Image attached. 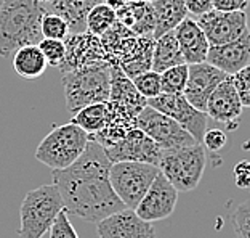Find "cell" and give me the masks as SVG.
<instances>
[{"instance_id": "6da1fadb", "label": "cell", "mask_w": 250, "mask_h": 238, "mask_svg": "<svg viewBox=\"0 0 250 238\" xmlns=\"http://www.w3.org/2000/svg\"><path fill=\"white\" fill-rule=\"evenodd\" d=\"M111 166L104 148L90 137L87 148L69 167L53 171V184L58 187L67 214L98 224L125 209L109 182Z\"/></svg>"}, {"instance_id": "7a4b0ae2", "label": "cell", "mask_w": 250, "mask_h": 238, "mask_svg": "<svg viewBox=\"0 0 250 238\" xmlns=\"http://www.w3.org/2000/svg\"><path fill=\"white\" fill-rule=\"evenodd\" d=\"M45 13L36 0H5L0 8V56L11 58L26 45L42 41L41 21Z\"/></svg>"}, {"instance_id": "3957f363", "label": "cell", "mask_w": 250, "mask_h": 238, "mask_svg": "<svg viewBox=\"0 0 250 238\" xmlns=\"http://www.w3.org/2000/svg\"><path fill=\"white\" fill-rule=\"evenodd\" d=\"M66 110L74 116L93 103H104L111 94V65L107 61L62 72Z\"/></svg>"}, {"instance_id": "277c9868", "label": "cell", "mask_w": 250, "mask_h": 238, "mask_svg": "<svg viewBox=\"0 0 250 238\" xmlns=\"http://www.w3.org/2000/svg\"><path fill=\"white\" fill-rule=\"evenodd\" d=\"M62 209L64 203L55 184H43L29 190L20 208V238H42Z\"/></svg>"}, {"instance_id": "5b68a950", "label": "cell", "mask_w": 250, "mask_h": 238, "mask_svg": "<svg viewBox=\"0 0 250 238\" xmlns=\"http://www.w3.org/2000/svg\"><path fill=\"white\" fill-rule=\"evenodd\" d=\"M207 166V153L202 143L162 150L159 171L178 191L196 190Z\"/></svg>"}, {"instance_id": "8992f818", "label": "cell", "mask_w": 250, "mask_h": 238, "mask_svg": "<svg viewBox=\"0 0 250 238\" xmlns=\"http://www.w3.org/2000/svg\"><path fill=\"white\" fill-rule=\"evenodd\" d=\"M90 142V135L74 122L52 129L37 145L36 160L52 171L69 167L82 155Z\"/></svg>"}, {"instance_id": "52a82bcc", "label": "cell", "mask_w": 250, "mask_h": 238, "mask_svg": "<svg viewBox=\"0 0 250 238\" xmlns=\"http://www.w3.org/2000/svg\"><path fill=\"white\" fill-rule=\"evenodd\" d=\"M159 167L147 163L121 161L112 163L109 169V182L125 208L135 209L154 182Z\"/></svg>"}, {"instance_id": "ba28073f", "label": "cell", "mask_w": 250, "mask_h": 238, "mask_svg": "<svg viewBox=\"0 0 250 238\" xmlns=\"http://www.w3.org/2000/svg\"><path fill=\"white\" fill-rule=\"evenodd\" d=\"M136 127L152 139L162 150L194 145L197 142L175 119L146 105L136 116Z\"/></svg>"}, {"instance_id": "9c48e42d", "label": "cell", "mask_w": 250, "mask_h": 238, "mask_svg": "<svg viewBox=\"0 0 250 238\" xmlns=\"http://www.w3.org/2000/svg\"><path fill=\"white\" fill-rule=\"evenodd\" d=\"M151 108L164 113L168 118L175 119L181 127L188 130L197 143H202L204 134L207 130L208 116L206 111L196 110L183 94H161L154 98L147 100Z\"/></svg>"}, {"instance_id": "30bf717a", "label": "cell", "mask_w": 250, "mask_h": 238, "mask_svg": "<svg viewBox=\"0 0 250 238\" xmlns=\"http://www.w3.org/2000/svg\"><path fill=\"white\" fill-rule=\"evenodd\" d=\"M196 23L206 34L210 47L236 41L249 29L246 11L210 10L208 13L196 18Z\"/></svg>"}, {"instance_id": "8fae6325", "label": "cell", "mask_w": 250, "mask_h": 238, "mask_svg": "<svg viewBox=\"0 0 250 238\" xmlns=\"http://www.w3.org/2000/svg\"><path fill=\"white\" fill-rule=\"evenodd\" d=\"M178 193L180 191L159 171L154 182L151 184L145 196L138 203V206L135 208V213L147 222H157V220L167 219L172 216L175 208H177Z\"/></svg>"}, {"instance_id": "7c38bea8", "label": "cell", "mask_w": 250, "mask_h": 238, "mask_svg": "<svg viewBox=\"0 0 250 238\" xmlns=\"http://www.w3.org/2000/svg\"><path fill=\"white\" fill-rule=\"evenodd\" d=\"M104 151L111 163L135 161L154 164V166L159 164V160H161L162 155L161 146L138 127L130 130L122 140H119L112 146H107V148H104Z\"/></svg>"}, {"instance_id": "4fadbf2b", "label": "cell", "mask_w": 250, "mask_h": 238, "mask_svg": "<svg viewBox=\"0 0 250 238\" xmlns=\"http://www.w3.org/2000/svg\"><path fill=\"white\" fill-rule=\"evenodd\" d=\"M228 74L212 66L207 61L196 65H188V81L183 90L185 98L194 106L196 110L206 111L208 97L217 86L225 81Z\"/></svg>"}, {"instance_id": "5bb4252c", "label": "cell", "mask_w": 250, "mask_h": 238, "mask_svg": "<svg viewBox=\"0 0 250 238\" xmlns=\"http://www.w3.org/2000/svg\"><path fill=\"white\" fill-rule=\"evenodd\" d=\"M100 238H156L152 222L141 219L135 209L125 208L96 224Z\"/></svg>"}, {"instance_id": "9a60e30c", "label": "cell", "mask_w": 250, "mask_h": 238, "mask_svg": "<svg viewBox=\"0 0 250 238\" xmlns=\"http://www.w3.org/2000/svg\"><path fill=\"white\" fill-rule=\"evenodd\" d=\"M66 44V58L60 66L61 72L79 70V68L101 63L106 60V53L98 36L90 32L69 34L64 39Z\"/></svg>"}, {"instance_id": "2e32d148", "label": "cell", "mask_w": 250, "mask_h": 238, "mask_svg": "<svg viewBox=\"0 0 250 238\" xmlns=\"http://www.w3.org/2000/svg\"><path fill=\"white\" fill-rule=\"evenodd\" d=\"M244 106L236 92L231 76L221 81L217 89L208 97L206 113L215 122L225 124L228 129H234L239 124V118L242 116Z\"/></svg>"}, {"instance_id": "e0dca14e", "label": "cell", "mask_w": 250, "mask_h": 238, "mask_svg": "<svg viewBox=\"0 0 250 238\" xmlns=\"http://www.w3.org/2000/svg\"><path fill=\"white\" fill-rule=\"evenodd\" d=\"M206 61L228 76L241 71L244 66L250 63V29L236 41L210 47Z\"/></svg>"}, {"instance_id": "ac0fdd59", "label": "cell", "mask_w": 250, "mask_h": 238, "mask_svg": "<svg viewBox=\"0 0 250 238\" xmlns=\"http://www.w3.org/2000/svg\"><path fill=\"white\" fill-rule=\"evenodd\" d=\"M175 37L180 45L181 55L186 65L204 63L207 60V53L210 44L207 41L206 34L199 27L196 20L186 18L175 27Z\"/></svg>"}, {"instance_id": "d6986e66", "label": "cell", "mask_w": 250, "mask_h": 238, "mask_svg": "<svg viewBox=\"0 0 250 238\" xmlns=\"http://www.w3.org/2000/svg\"><path fill=\"white\" fill-rule=\"evenodd\" d=\"M135 127H136L135 115L122 108V106L107 101V121L104 124V127L96 135H90V137L98 142L103 148H107V146H112L119 140H122Z\"/></svg>"}, {"instance_id": "ffe728a7", "label": "cell", "mask_w": 250, "mask_h": 238, "mask_svg": "<svg viewBox=\"0 0 250 238\" xmlns=\"http://www.w3.org/2000/svg\"><path fill=\"white\" fill-rule=\"evenodd\" d=\"M117 21L127 26L136 36H152L156 27L154 8L146 0H132L116 8Z\"/></svg>"}, {"instance_id": "44dd1931", "label": "cell", "mask_w": 250, "mask_h": 238, "mask_svg": "<svg viewBox=\"0 0 250 238\" xmlns=\"http://www.w3.org/2000/svg\"><path fill=\"white\" fill-rule=\"evenodd\" d=\"M107 101L122 106L135 116H138L141 110L147 105V100L138 94L132 79L124 74L117 63L111 65V94Z\"/></svg>"}, {"instance_id": "7402d4cb", "label": "cell", "mask_w": 250, "mask_h": 238, "mask_svg": "<svg viewBox=\"0 0 250 238\" xmlns=\"http://www.w3.org/2000/svg\"><path fill=\"white\" fill-rule=\"evenodd\" d=\"M104 0H48L42 3L45 11L60 15L69 26V34L87 32L85 20L88 11Z\"/></svg>"}, {"instance_id": "603a6c76", "label": "cell", "mask_w": 250, "mask_h": 238, "mask_svg": "<svg viewBox=\"0 0 250 238\" xmlns=\"http://www.w3.org/2000/svg\"><path fill=\"white\" fill-rule=\"evenodd\" d=\"M156 39L152 36H138L136 42L130 52L119 60V66L124 71V74L135 79L136 76L143 74L152 68V52H154Z\"/></svg>"}, {"instance_id": "cb8c5ba5", "label": "cell", "mask_w": 250, "mask_h": 238, "mask_svg": "<svg viewBox=\"0 0 250 238\" xmlns=\"http://www.w3.org/2000/svg\"><path fill=\"white\" fill-rule=\"evenodd\" d=\"M136 39H138L136 34H133L127 26H124L121 21H116L103 36H100L107 63H119V60L124 58L130 52V48L135 45Z\"/></svg>"}, {"instance_id": "d4e9b609", "label": "cell", "mask_w": 250, "mask_h": 238, "mask_svg": "<svg viewBox=\"0 0 250 238\" xmlns=\"http://www.w3.org/2000/svg\"><path fill=\"white\" fill-rule=\"evenodd\" d=\"M151 3L156 16V27L152 34L154 39L175 31V27L188 18V10L183 0H151Z\"/></svg>"}, {"instance_id": "484cf974", "label": "cell", "mask_w": 250, "mask_h": 238, "mask_svg": "<svg viewBox=\"0 0 250 238\" xmlns=\"http://www.w3.org/2000/svg\"><path fill=\"white\" fill-rule=\"evenodd\" d=\"M47 60L42 55L39 45H26L13 53V70L16 74L27 81L41 77L47 71Z\"/></svg>"}, {"instance_id": "4316f807", "label": "cell", "mask_w": 250, "mask_h": 238, "mask_svg": "<svg viewBox=\"0 0 250 238\" xmlns=\"http://www.w3.org/2000/svg\"><path fill=\"white\" fill-rule=\"evenodd\" d=\"M183 55H181L180 45L175 37V32L170 31L164 34L154 42V52H152V71L156 72H164L166 70L172 66L183 65Z\"/></svg>"}, {"instance_id": "83f0119b", "label": "cell", "mask_w": 250, "mask_h": 238, "mask_svg": "<svg viewBox=\"0 0 250 238\" xmlns=\"http://www.w3.org/2000/svg\"><path fill=\"white\" fill-rule=\"evenodd\" d=\"M107 121V101L104 103H93L79 110L72 116L71 122L83 129L88 135H96L104 127Z\"/></svg>"}, {"instance_id": "f1b7e54d", "label": "cell", "mask_w": 250, "mask_h": 238, "mask_svg": "<svg viewBox=\"0 0 250 238\" xmlns=\"http://www.w3.org/2000/svg\"><path fill=\"white\" fill-rule=\"evenodd\" d=\"M116 21H117L116 10L112 8L109 3L101 2L88 11L87 20H85V26H87V32L100 37V36H103Z\"/></svg>"}, {"instance_id": "f546056e", "label": "cell", "mask_w": 250, "mask_h": 238, "mask_svg": "<svg viewBox=\"0 0 250 238\" xmlns=\"http://www.w3.org/2000/svg\"><path fill=\"white\" fill-rule=\"evenodd\" d=\"M188 81V65L172 66L161 72V89L162 94H183Z\"/></svg>"}, {"instance_id": "4dcf8cb0", "label": "cell", "mask_w": 250, "mask_h": 238, "mask_svg": "<svg viewBox=\"0 0 250 238\" xmlns=\"http://www.w3.org/2000/svg\"><path fill=\"white\" fill-rule=\"evenodd\" d=\"M41 31L43 39H55V41H64L69 36V26L60 15L45 11L41 21Z\"/></svg>"}, {"instance_id": "1f68e13d", "label": "cell", "mask_w": 250, "mask_h": 238, "mask_svg": "<svg viewBox=\"0 0 250 238\" xmlns=\"http://www.w3.org/2000/svg\"><path fill=\"white\" fill-rule=\"evenodd\" d=\"M135 89L138 90V94L141 97H145L146 100L149 98H154L157 95L162 94V89H161V74L156 71H146L143 74L136 76L135 79H132Z\"/></svg>"}, {"instance_id": "d6a6232c", "label": "cell", "mask_w": 250, "mask_h": 238, "mask_svg": "<svg viewBox=\"0 0 250 238\" xmlns=\"http://www.w3.org/2000/svg\"><path fill=\"white\" fill-rule=\"evenodd\" d=\"M42 55L47 60V65L60 68L66 58V44L64 41H55V39H42L37 44Z\"/></svg>"}, {"instance_id": "836d02e7", "label": "cell", "mask_w": 250, "mask_h": 238, "mask_svg": "<svg viewBox=\"0 0 250 238\" xmlns=\"http://www.w3.org/2000/svg\"><path fill=\"white\" fill-rule=\"evenodd\" d=\"M236 238H250V200L242 201L231 214Z\"/></svg>"}, {"instance_id": "e575fe53", "label": "cell", "mask_w": 250, "mask_h": 238, "mask_svg": "<svg viewBox=\"0 0 250 238\" xmlns=\"http://www.w3.org/2000/svg\"><path fill=\"white\" fill-rule=\"evenodd\" d=\"M244 108H250V63L231 76Z\"/></svg>"}, {"instance_id": "d590c367", "label": "cell", "mask_w": 250, "mask_h": 238, "mask_svg": "<svg viewBox=\"0 0 250 238\" xmlns=\"http://www.w3.org/2000/svg\"><path fill=\"white\" fill-rule=\"evenodd\" d=\"M50 238H79L76 229H74L72 222L69 220V214L66 209L56 216L55 222L52 224V227L48 230Z\"/></svg>"}, {"instance_id": "8d00e7d4", "label": "cell", "mask_w": 250, "mask_h": 238, "mask_svg": "<svg viewBox=\"0 0 250 238\" xmlns=\"http://www.w3.org/2000/svg\"><path fill=\"white\" fill-rule=\"evenodd\" d=\"M228 143V135L223 129H207L204 134L202 145L208 151H220Z\"/></svg>"}, {"instance_id": "74e56055", "label": "cell", "mask_w": 250, "mask_h": 238, "mask_svg": "<svg viewBox=\"0 0 250 238\" xmlns=\"http://www.w3.org/2000/svg\"><path fill=\"white\" fill-rule=\"evenodd\" d=\"M232 179L237 189H250V161L242 160L232 167Z\"/></svg>"}, {"instance_id": "f35d334b", "label": "cell", "mask_w": 250, "mask_h": 238, "mask_svg": "<svg viewBox=\"0 0 250 238\" xmlns=\"http://www.w3.org/2000/svg\"><path fill=\"white\" fill-rule=\"evenodd\" d=\"M188 10V15H192L194 18L208 13L210 10H213V2L212 0H183Z\"/></svg>"}, {"instance_id": "ab89813d", "label": "cell", "mask_w": 250, "mask_h": 238, "mask_svg": "<svg viewBox=\"0 0 250 238\" xmlns=\"http://www.w3.org/2000/svg\"><path fill=\"white\" fill-rule=\"evenodd\" d=\"M213 10L220 11H246L250 0H212Z\"/></svg>"}, {"instance_id": "60d3db41", "label": "cell", "mask_w": 250, "mask_h": 238, "mask_svg": "<svg viewBox=\"0 0 250 238\" xmlns=\"http://www.w3.org/2000/svg\"><path fill=\"white\" fill-rule=\"evenodd\" d=\"M127 2H132V0H106V3H109L112 8H119V7H122L124 3H127ZM146 2H151V0H146Z\"/></svg>"}, {"instance_id": "b9f144b4", "label": "cell", "mask_w": 250, "mask_h": 238, "mask_svg": "<svg viewBox=\"0 0 250 238\" xmlns=\"http://www.w3.org/2000/svg\"><path fill=\"white\" fill-rule=\"evenodd\" d=\"M246 15H247V23H249V29H250V3H249V7L246 10Z\"/></svg>"}, {"instance_id": "7bdbcfd3", "label": "cell", "mask_w": 250, "mask_h": 238, "mask_svg": "<svg viewBox=\"0 0 250 238\" xmlns=\"http://www.w3.org/2000/svg\"><path fill=\"white\" fill-rule=\"evenodd\" d=\"M36 2H39V3H45V2H48V0H36Z\"/></svg>"}, {"instance_id": "ee69618b", "label": "cell", "mask_w": 250, "mask_h": 238, "mask_svg": "<svg viewBox=\"0 0 250 238\" xmlns=\"http://www.w3.org/2000/svg\"><path fill=\"white\" fill-rule=\"evenodd\" d=\"M3 2H5V0H0V8H2V5H3Z\"/></svg>"}, {"instance_id": "f6af8a7d", "label": "cell", "mask_w": 250, "mask_h": 238, "mask_svg": "<svg viewBox=\"0 0 250 238\" xmlns=\"http://www.w3.org/2000/svg\"><path fill=\"white\" fill-rule=\"evenodd\" d=\"M104 2H106V0H104Z\"/></svg>"}]
</instances>
